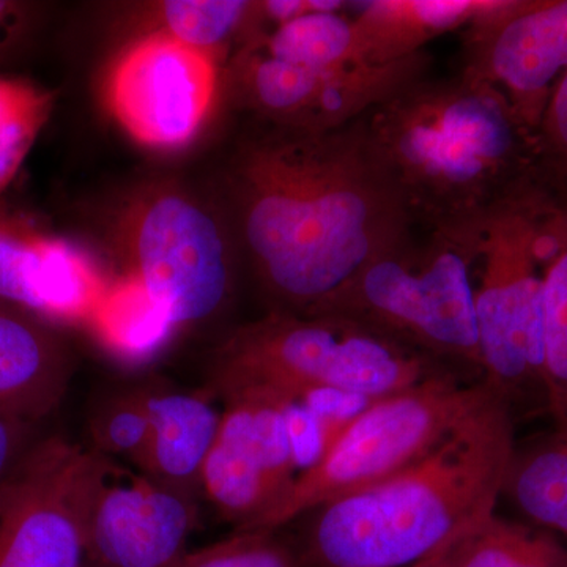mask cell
Instances as JSON below:
<instances>
[{
  "label": "cell",
  "instance_id": "6da1fadb",
  "mask_svg": "<svg viewBox=\"0 0 567 567\" xmlns=\"http://www.w3.org/2000/svg\"><path fill=\"white\" fill-rule=\"evenodd\" d=\"M238 235L270 311L316 316L415 229L365 117L323 133L265 125L230 171Z\"/></svg>",
  "mask_w": 567,
  "mask_h": 567
},
{
  "label": "cell",
  "instance_id": "7a4b0ae2",
  "mask_svg": "<svg viewBox=\"0 0 567 567\" xmlns=\"http://www.w3.org/2000/svg\"><path fill=\"white\" fill-rule=\"evenodd\" d=\"M516 423L494 393L415 464L306 514L293 544L301 567H416L440 557L496 513Z\"/></svg>",
  "mask_w": 567,
  "mask_h": 567
},
{
  "label": "cell",
  "instance_id": "3957f363",
  "mask_svg": "<svg viewBox=\"0 0 567 567\" xmlns=\"http://www.w3.org/2000/svg\"><path fill=\"white\" fill-rule=\"evenodd\" d=\"M365 125L421 229H465L535 188V133L486 82L424 78L369 112Z\"/></svg>",
  "mask_w": 567,
  "mask_h": 567
},
{
  "label": "cell",
  "instance_id": "277c9868",
  "mask_svg": "<svg viewBox=\"0 0 567 567\" xmlns=\"http://www.w3.org/2000/svg\"><path fill=\"white\" fill-rule=\"evenodd\" d=\"M443 372L453 371L344 317L268 311L216 347L208 391L286 402L341 394L368 404Z\"/></svg>",
  "mask_w": 567,
  "mask_h": 567
},
{
  "label": "cell",
  "instance_id": "5b68a950",
  "mask_svg": "<svg viewBox=\"0 0 567 567\" xmlns=\"http://www.w3.org/2000/svg\"><path fill=\"white\" fill-rule=\"evenodd\" d=\"M417 227L372 260L316 316L352 320L483 382L475 311L476 224ZM462 377V375H461Z\"/></svg>",
  "mask_w": 567,
  "mask_h": 567
},
{
  "label": "cell",
  "instance_id": "8992f818",
  "mask_svg": "<svg viewBox=\"0 0 567 567\" xmlns=\"http://www.w3.org/2000/svg\"><path fill=\"white\" fill-rule=\"evenodd\" d=\"M492 394L484 382L443 372L368 402L336 429L281 502L248 532H279L317 507L402 472L439 446Z\"/></svg>",
  "mask_w": 567,
  "mask_h": 567
},
{
  "label": "cell",
  "instance_id": "52a82bcc",
  "mask_svg": "<svg viewBox=\"0 0 567 567\" xmlns=\"http://www.w3.org/2000/svg\"><path fill=\"white\" fill-rule=\"evenodd\" d=\"M536 188L476 223L475 311L483 382L513 410L547 413L544 382V271L533 256Z\"/></svg>",
  "mask_w": 567,
  "mask_h": 567
},
{
  "label": "cell",
  "instance_id": "ba28073f",
  "mask_svg": "<svg viewBox=\"0 0 567 567\" xmlns=\"http://www.w3.org/2000/svg\"><path fill=\"white\" fill-rule=\"evenodd\" d=\"M123 241L128 275L173 330L221 315L233 297L229 245L203 205L175 189L145 194L126 212Z\"/></svg>",
  "mask_w": 567,
  "mask_h": 567
},
{
  "label": "cell",
  "instance_id": "9c48e42d",
  "mask_svg": "<svg viewBox=\"0 0 567 567\" xmlns=\"http://www.w3.org/2000/svg\"><path fill=\"white\" fill-rule=\"evenodd\" d=\"M102 454L40 436L0 483V567H85Z\"/></svg>",
  "mask_w": 567,
  "mask_h": 567
},
{
  "label": "cell",
  "instance_id": "30bf717a",
  "mask_svg": "<svg viewBox=\"0 0 567 567\" xmlns=\"http://www.w3.org/2000/svg\"><path fill=\"white\" fill-rule=\"evenodd\" d=\"M423 51L388 65L312 70L271 58L244 43L233 62L235 93L264 125L323 133L365 117L415 82L429 76Z\"/></svg>",
  "mask_w": 567,
  "mask_h": 567
},
{
  "label": "cell",
  "instance_id": "8fae6325",
  "mask_svg": "<svg viewBox=\"0 0 567 567\" xmlns=\"http://www.w3.org/2000/svg\"><path fill=\"white\" fill-rule=\"evenodd\" d=\"M218 91V55L163 32L122 52L107 78V103L134 141L178 148L194 140Z\"/></svg>",
  "mask_w": 567,
  "mask_h": 567
},
{
  "label": "cell",
  "instance_id": "7c38bea8",
  "mask_svg": "<svg viewBox=\"0 0 567 567\" xmlns=\"http://www.w3.org/2000/svg\"><path fill=\"white\" fill-rule=\"evenodd\" d=\"M200 494L234 532H248L289 491L301 464L289 402L262 394L223 399Z\"/></svg>",
  "mask_w": 567,
  "mask_h": 567
},
{
  "label": "cell",
  "instance_id": "4fadbf2b",
  "mask_svg": "<svg viewBox=\"0 0 567 567\" xmlns=\"http://www.w3.org/2000/svg\"><path fill=\"white\" fill-rule=\"evenodd\" d=\"M567 71V0H502L462 31L458 73L494 85L536 133Z\"/></svg>",
  "mask_w": 567,
  "mask_h": 567
},
{
  "label": "cell",
  "instance_id": "5bb4252c",
  "mask_svg": "<svg viewBox=\"0 0 567 567\" xmlns=\"http://www.w3.org/2000/svg\"><path fill=\"white\" fill-rule=\"evenodd\" d=\"M197 498L102 458L87 516V563L175 567L188 551Z\"/></svg>",
  "mask_w": 567,
  "mask_h": 567
},
{
  "label": "cell",
  "instance_id": "9a60e30c",
  "mask_svg": "<svg viewBox=\"0 0 567 567\" xmlns=\"http://www.w3.org/2000/svg\"><path fill=\"white\" fill-rule=\"evenodd\" d=\"M106 290L84 249L0 204V300L58 328L92 319Z\"/></svg>",
  "mask_w": 567,
  "mask_h": 567
},
{
  "label": "cell",
  "instance_id": "2e32d148",
  "mask_svg": "<svg viewBox=\"0 0 567 567\" xmlns=\"http://www.w3.org/2000/svg\"><path fill=\"white\" fill-rule=\"evenodd\" d=\"M73 368L58 328L0 300V416L39 424L62 404Z\"/></svg>",
  "mask_w": 567,
  "mask_h": 567
},
{
  "label": "cell",
  "instance_id": "e0dca14e",
  "mask_svg": "<svg viewBox=\"0 0 567 567\" xmlns=\"http://www.w3.org/2000/svg\"><path fill=\"white\" fill-rule=\"evenodd\" d=\"M151 435L137 458V472L199 499L200 480L223 412L210 391H141Z\"/></svg>",
  "mask_w": 567,
  "mask_h": 567
},
{
  "label": "cell",
  "instance_id": "ac0fdd59",
  "mask_svg": "<svg viewBox=\"0 0 567 567\" xmlns=\"http://www.w3.org/2000/svg\"><path fill=\"white\" fill-rule=\"evenodd\" d=\"M502 0H374L353 17L358 59L388 65L413 58L432 40L462 32Z\"/></svg>",
  "mask_w": 567,
  "mask_h": 567
},
{
  "label": "cell",
  "instance_id": "d6986e66",
  "mask_svg": "<svg viewBox=\"0 0 567 567\" xmlns=\"http://www.w3.org/2000/svg\"><path fill=\"white\" fill-rule=\"evenodd\" d=\"M503 496L524 520L567 539V420L517 442Z\"/></svg>",
  "mask_w": 567,
  "mask_h": 567
},
{
  "label": "cell",
  "instance_id": "ffe728a7",
  "mask_svg": "<svg viewBox=\"0 0 567 567\" xmlns=\"http://www.w3.org/2000/svg\"><path fill=\"white\" fill-rule=\"evenodd\" d=\"M442 557L447 567H567V546L546 528L495 513Z\"/></svg>",
  "mask_w": 567,
  "mask_h": 567
},
{
  "label": "cell",
  "instance_id": "44dd1931",
  "mask_svg": "<svg viewBox=\"0 0 567 567\" xmlns=\"http://www.w3.org/2000/svg\"><path fill=\"white\" fill-rule=\"evenodd\" d=\"M244 43L256 44L271 58L305 69L364 65L358 59L353 18L341 11L306 14L278 28L252 33Z\"/></svg>",
  "mask_w": 567,
  "mask_h": 567
},
{
  "label": "cell",
  "instance_id": "7402d4cb",
  "mask_svg": "<svg viewBox=\"0 0 567 567\" xmlns=\"http://www.w3.org/2000/svg\"><path fill=\"white\" fill-rule=\"evenodd\" d=\"M54 103V93L35 82L0 76V194L20 173Z\"/></svg>",
  "mask_w": 567,
  "mask_h": 567
},
{
  "label": "cell",
  "instance_id": "603a6c76",
  "mask_svg": "<svg viewBox=\"0 0 567 567\" xmlns=\"http://www.w3.org/2000/svg\"><path fill=\"white\" fill-rule=\"evenodd\" d=\"M251 10L252 2L241 0H173L156 9V31L218 55L246 31Z\"/></svg>",
  "mask_w": 567,
  "mask_h": 567
},
{
  "label": "cell",
  "instance_id": "cb8c5ba5",
  "mask_svg": "<svg viewBox=\"0 0 567 567\" xmlns=\"http://www.w3.org/2000/svg\"><path fill=\"white\" fill-rule=\"evenodd\" d=\"M92 320L107 342L128 352L147 350L174 331L144 287L130 275L107 287Z\"/></svg>",
  "mask_w": 567,
  "mask_h": 567
},
{
  "label": "cell",
  "instance_id": "d4e9b609",
  "mask_svg": "<svg viewBox=\"0 0 567 567\" xmlns=\"http://www.w3.org/2000/svg\"><path fill=\"white\" fill-rule=\"evenodd\" d=\"M543 347L547 413L567 420V251L544 274Z\"/></svg>",
  "mask_w": 567,
  "mask_h": 567
},
{
  "label": "cell",
  "instance_id": "484cf974",
  "mask_svg": "<svg viewBox=\"0 0 567 567\" xmlns=\"http://www.w3.org/2000/svg\"><path fill=\"white\" fill-rule=\"evenodd\" d=\"M535 186L567 215V71L555 85L535 133Z\"/></svg>",
  "mask_w": 567,
  "mask_h": 567
},
{
  "label": "cell",
  "instance_id": "4316f807",
  "mask_svg": "<svg viewBox=\"0 0 567 567\" xmlns=\"http://www.w3.org/2000/svg\"><path fill=\"white\" fill-rule=\"evenodd\" d=\"M279 532H233L226 539L186 551L175 567H301L293 544Z\"/></svg>",
  "mask_w": 567,
  "mask_h": 567
},
{
  "label": "cell",
  "instance_id": "83f0119b",
  "mask_svg": "<svg viewBox=\"0 0 567 567\" xmlns=\"http://www.w3.org/2000/svg\"><path fill=\"white\" fill-rule=\"evenodd\" d=\"M148 435L151 423L141 391L112 399L91 421V447L107 458L121 457L136 464Z\"/></svg>",
  "mask_w": 567,
  "mask_h": 567
},
{
  "label": "cell",
  "instance_id": "f1b7e54d",
  "mask_svg": "<svg viewBox=\"0 0 567 567\" xmlns=\"http://www.w3.org/2000/svg\"><path fill=\"white\" fill-rule=\"evenodd\" d=\"M39 439L37 424L0 416V483L13 472Z\"/></svg>",
  "mask_w": 567,
  "mask_h": 567
},
{
  "label": "cell",
  "instance_id": "f546056e",
  "mask_svg": "<svg viewBox=\"0 0 567 567\" xmlns=\"http://www.w3.org/2000/svg\"><path fill=\"white\" fill-rule=\"evenodd\" d=\"M33 22L35 9L31 3L0 0V61L20 47Z\"/></svg>",
  "mask_w": 567,
  "mask_h": 567
},
{
  "label": "cell",
  "instance_id": "4dcf8cb0",
  "mask_svg": "<svg viewBox=\"0 0 567 567\" xmlns=\"http://www.w3.org/2000/svg\"><path fill=\"white\" fill-rule=\"evenodd\" d=\"M416 567H447L445 559H443L442 555L434 559H429V561L423 563V565Z\"/></svg>",
  "mask_w": 567,
  "mask_h": 567
},
{
  "label": "cell",
  "instance_id": "1f68e13d",
  "mask_svg": "<svg viewBox=\"0 0 567 567\" xmlns=\"http://www.w3.org/2000/svg\"><path fill=\"white\" fill-rule=\"evenodd\" d=\"M85 567H95V566L91 565V563H87V565H85Z\"/></svg>",
  "mask_w": 567,
  "mask_h": 567
}]
</instances>
